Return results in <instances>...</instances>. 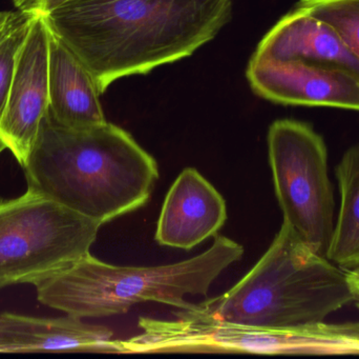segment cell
I'll return each mask as SVG.
<instances>
[{"instance_id":"6da1fadb","label":"cell","mask_w":359,"mask_h":359,"mask_svg":"<svg viewBox=\"0 0 359 359\" xmlns=\"http://www.w3.org/2000/svg\"><path fill=\"white\" fill-rule=\"evenodd\" d=\"M231 13L232 0H69L42 16L103 94L120 78L194 54Z\"/></svg>"},{"instance_id":"7a4b0ae2","label":"cell","mask_w":359,"mask_h":359,"mask_svg":"<svg viewBox=\"0 0 359 359\" xmlns=\"http://www.w3.org/2000/svg\"><path fill=\"white\" fill-rule=\"evenodd\" d=\"M22 168L27 189L101 226L142 208L159 179L155 158L123 129L67 128L48 112Z\"/></svg>"},{"instance_id":"3957f363","label":"cell","mask_w":359,"mask_h":359,"mask_svg":"<svg viewBox=\"0 0 359 359\" xmlns=\"http://www.w3.org/2000/svg\"><path fill=\"white\" fill-rule=\"evenodd\" d=\"M352 301L346 272L283 223L265 254L236 286L183 311L278 328L325 322Z\"/></svg>"},{"instance_id":"277c9868","label":"cell","mask_w":359,"mask_h":359,"mask_svg":"<svg viewBox=\"0 0 359 359\" xmlns=\"http://www.w3.org/2000/svg\"><path fill=\"white\" fill-rule=\"evenodd\" d=\"M243 254V246L221 235L202 254L172 265L120 267L88 253L34 286L40 303L79 318L119 315L142 303L188 310L194 303L186 297L206 295Z\"/></svg>"},{"instance_id":"5b68a950","label":"cell","mask_w":359,"mask_h":359,"mask_svg":"<svg viewBox=\"0 0 359 359\" xmlns=\"http://www.w3.org/2000/svg\"><path fill=\"white\" fill-rule=\"evenodd\" d=\"M100 228L33 190L0 200V289L35 285L86 256Z\"/></svg>"},{"instance_id":"8992f818","label":"cell","mask_w":359,"mask_h":359,"mask_svg":"<svg viewBox=\"0 0 359 359\" xmlns=\"http://www.w3.org/2000/svg\"><path fill=\"white\" fill-rule=\"evenodd\" d=\"M267 141L283 223L327 256L335 209L324 139L307 124L280 119L270 126Z\"/></svg>"},{"instance_id":"52a82bcc","label":"cell","mask_w":359,"mask_h":359,"mask_svg":"<svg viewBox=\"0 0 359 359\" xmlns=\"http://www.w3.org/2000/svg\"><path fill=\"white\" fill-rule=\"evenodd\" d=\"M50 32L42 15L32 21L17 59L8 99L0 115V145L25 167L50 107Z\"/></svg>"},{"instance_id":"ba28073f","label":"cell","mask_w":359,"mask_h":359,"mask_svg":"<svg viewBox=\"0 0 359 359\" xmlns=\"http://www.w3.org/2000/svg\"><path fill=\"white\" fill-rule=\"evenodd\" d=\"M247 79L253 92L273 103L359 111V77L345 70L251 57Z\"/></svg>"},{"instance_id":"9c48e42d","label":"cell","mask_w":359,"mask_h":359,"mask_svg":"<svg viewBox=\"0 0 359 359\" xmlns=\"http://www.w3.org/2000/svg\"><path fill=\"white\" fill-rule=\"evenodd\" d=\"M226 219L223 196L198 171L186 168L166 195L155 238L161 246L191 250L217 235Z\"/></svg>"},{"instance_id":"30bf717a","label":"cell","mask_w":359,"mask_h":359,"mask_svg":"<svg viewBox=\"0 0 359 359\" xmlns=\"http://www.w3.org/2000/svg\"><path fill=\"white\" fill-rule=\"evenodd\" d=\"M304 61L345 70L359 77V61L341 36L322 19L295 6L261 40L253 56Z\"/></svg>"},{"instance_id":"8fae6325","label":"cell","mask_w":359,"mask_h":359,"mask_svg":"<svg viewBox=\"0 0 359 359\" xmlns=\"http://www.w3.org/2000/svg\"><path fill=\"white\" fill-rule=\"evenodd\" d=\"M116 349L117 339H114L113 331L76 316L44 318L11 312L0 314V353H116Z\"/></svg>"},{"instance_id":"7c38bea8","label":"cell","mask_w":359,"mask_h":359,"mask_svg":"<svg viewBox=\"0 0 359 359\" xmlns=\"http://www.w3.org/2000/svg\"><path fill=\"white\" fill-rule=\"evenodd\" d=\"M48 95V113L61 126L88 129L107 122L94 78L77 56L52 33Z\"/></svg>"},{"instance_id":"4fadbf2b","label":"cell","mask_w":359,"mask_h":359,"mask_svg":"<svg viewBox=\"0 0 359 359\" xmlns=\"http://www.w3.org/2000/svg\"><path fill=\"white\" fill-rule=\"evenodd\" d=\"M337 176L341 204L327 259L346 272L359 267V148L346 152Z\"/></svg>"},{"instance_id":"5bb4252c","label":"cell","mask_w":359,"mask_h":359,"mask_svg":"<svg viewBox=\"0 0 359 359\" xmlns=\"http://www.w3.org/2000/svg\"><path fill=\"white\" fill-rule=\"evenodd\" d=\"M297 8L330 25L359 61V0H301Z\"/></svg>"},{"instance_id":"9a60e30c","label":"cell","mask_w":359,"mask_h":359,"mask_svg":"<svg viewBox=\"0 0 359 359\" xmlns=\"http://www.w3.org/2000/svg\"><path fill=\"white\" fill-rule=\"evenodd\" d=\"M35 16L33 13L18 10L14 22L0 38V115L8 99L19 52Z\"/></svg>"},{"instance_id":"2e32d148","label":"cell","mask_w":359,"mask_h":359,"mask_svg":"<svg viewBox=\"0 0 359 359\" xmlns=\"http://www.w3.org/2000/svg\"><path fill=\"white\" fill-rule=\"evenodd\" d=\"M67 1L69 0H20L16 8L36 15H46Z\"/></svg>"},{"instance_id":"e0dca14e","label":"cell","mask_w":359,"mask_h":359,"mask_svg":"<svg viewBox=\"0 0 359 359\" xmlns=\"http://www.w3.org/2000/svg\"><path fill=\"white\" fill-rule=\"evenodd\" d=\"M348 286L359 309V267L346 271Z\"/></svg>"},{"instance_id":"ac0fdd59","label":"cell","mask_w":359,"mask_h":359,"mask_svg":"<svg viewBox=\"0 0 359 359\" xmlns=\"http://www.w3.org/2000/svg\"><path fill=\"white\" fill-rule=\"evenodd\" d=\"M17 15H18V10L14 11V12L0 11V38L10 29Z\"/></svg>"},{"instance_id":"d6986e66","label":"cell","mask_w":359,"mask_h":359,"mask_svg":"<svg viewBox=\"0 0 359 359\" xmlns=\"http://www.w3.org/2000/svg\"><path fill=\"white\" fill-rule=\"evenodd\" d=\"M13 2H14L15 6H18L19 2H20V0H12Z\"/></svg>"},{"instance_id":"ffe728a7","label":"cell","mask_w":359,"mask_h":359,"mask_svg":"<svg viewBox=\"0 0 359 359\" xmlns=\"http://www.w3.org/2000/svg\"><path fill=\"white\" fill-rule=\"evenodd\" d=\"M4 148L2 147L1 145H0V153H1V152L4 151Z\"/></svg>"}]
</instances>
